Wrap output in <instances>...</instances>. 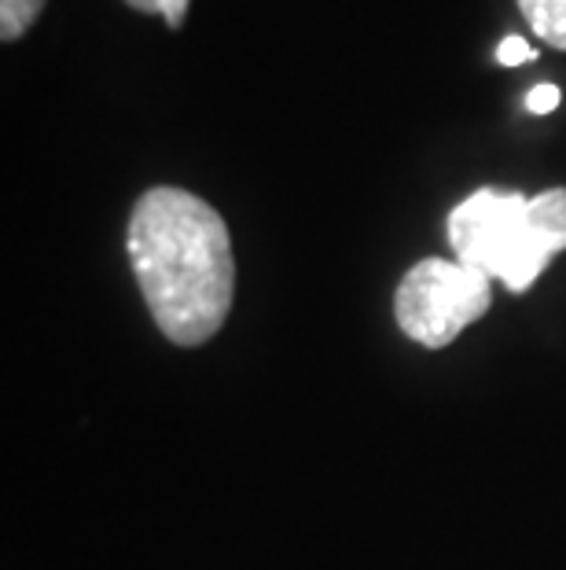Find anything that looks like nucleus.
Instances as JSON below:
<instances>
[{"mask_svg":"<svg viewBox=\"0 0 566 570\" xmlns=\"http://www.w3.org/2000/svg\"><path fill=\"white\" fill-rule=\"evenodd\" d=\"M132 276L151 321L177 346H202L221 332L236 295V258L225 217L185 188L143 191L126 233Z\"/></svg>","mask_w":566,"mask_h":570,"instance_id":"1","label":"nucleus"},{"mask_svg":"<svg viewBox=\"0 0 566 570\" xmlns=\"http://www.w3.org/2000/svg\"><path fill=\"white\" fill-rule=\"evenodd\" d=\"M449 244L467 269L497 276L508 291H529L556 258L529 214V196L478 188L449 214Z\"/></svg>","mask_w":566,"mask_h":570,"instance_id":"2","label":"nucleus"},{"mask_svg":"<svg viewBox=\"0 0 566 570\" xmlns=\"http://www.w3.org/2000/svg\"><path fill=\"white\" fill-rule=\"evenodd\" d=\"M493 306L489 276L460 262L424 258L413 265L394 295V317L413 343L441 350Z\"/></svg>","mask_w":566,"mask_h":570,"instance_id":"3","label":"nucleus"},{"mask_svg":"<svg viewBox=\"0 0 566 570\" xmlns=\"http://www.w3.org/2000/svg\"><path fill=\"white\" fill-rule=\"evenodd\" d=\"M529 214L545 233L552 254L566 250V188H548L540 196H529Z\"/></svg>","mask_w":566,"mask_h":570,"instance_id":"4","label":"nucleus"},{"mask_svg":"<svg viewBox=\"0 0 566 570\" xmlns=\"http://www.w3.org/2000/svg\"><path fill=\"white\" fill-rule=\"evenodd\" d=\"M519 8L540 41L566 52V0H519Z\"/></svg>","mask_w":566,"mask_h":570,"instance_id":"5","label":"nucleus"},{"mask_svg":"<svg viewBox=\"0 0 566 570\" xmlns=\"http://www.w3.org/2000/svg\"><path fill=\"white\" fill-rule=\"evenodd\" d=\"M44 0H0V41H19L41 19Z\"/></svg>","mask_w":566,"mask_h":570,"instance_id":"6","label":"nucleus"},{"mask_svg":"<svg viewBox=\"0 0 566 570\" xmlns=\"http://www.w3.org/2000/svg\"><path fill=\"white\" fill-rule=\"evenodd\" d=\"M132 11H143V16H162L170 22V30L185 27V16H188V4L191 0H126Z\"/></svg>","mask_w":566,"mask_h":570,"instance_id":"7","label":"nucleus"},{"mask_svg":"<svg viewBox=\"0 0 566 570\" xmlns=\"http://www.w3.org/2000/svg\"><path fill=\"white\" fill-rule=\"evenodd\" d=\"M534 56H537V52L526 45V38H515V33L497 45V63H500V67H519V63H529Z\"/></svg>","mask_w":566,"mask_h":570,"instance_id":"8","label":"nucleus"},{"mask_svg":"<svg viewBox=\"0 0 566 570\" xmlns=\"http://www.w3.org/2000/svg\"><path fill=\"white\" fill-rule=\"evenodd\" d=\"M559 107V85H537V89H529L526 96V111L529 115H548Z\"/></svg>","mask_w":566,"mask_h":570,"instance_id":"9","label":"nucleus"}]
</instances>
